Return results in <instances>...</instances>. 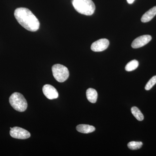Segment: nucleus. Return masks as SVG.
I'll list each match as a JSON object with an SVG mask.
<instances>
[{
    "mask_svg": "<svg viewBox=\"0 0 156 156\" xmlns=\"http://www.w3.org/2000/svg\"><path fill=\"white\" fill-rule=\"evenodd\" d=\"M14 15L20 24L27 30L35 32L39 29V20L29 9L17 8L14 11Z\"/></svg>",
    "mask_w": 156,
    "mask_h": 156,
    "instance_id": "f257e3e1",
    "label": "nucleus"
},
{
    "mask_svg": "<svg viewBox=\"0 0 156 156\" xmlns=\"http://www.w3.org/2000/svg\"><path fill=\"white\" fill-rule=\"evenodd\" d=\"M72 4L75 9L80 14L90 16L95 12V6L92 0H73Z\"/></svg>",
    "mask_w": 156,
    "mask_h": 156,
    "instance_id": "f03ea898",
    "label": "nucleus"
},
{
    "mask_svg": "<svg viewBox=\"0 0 156 156\" xmlns=\"http://www.w3.org/2000/svg\"><path fill=\"white\" fill-rule=\"evenodd\" d=\"M9 102L17 111L23 112L27 107V103L24 96L19 92H14L9 98Z\"/></svg>",
    "mask_w": 156,
    "mask_h": 156,
    "instance_id": "7ed1b4c3",
    "label": "nucleus"
},
{
    "mask_svg": "<svg viewBox=\"0 0 156 156\" xmlns=\"http://www.w3.org/2000/svg\"><path fill=\"white\" fill-rule=\"evenodd\" d=\"M52 70L55 80L59 83H63L69 77V71L67 67L62 65H54L52 66Z\"/></svg>",
    "mask_w": 156,
    "mask_h": 156,
    "instance_id": "20e7f679",
    "label": "nucleus"
},
{
    "mask_svg": "<svg viewBox=\"0 0 156 156\" xmlns=\"http://www.w3.org/2000/svg\"><path fill=\"white\" fill-rule=\"evenodd\" d=\"M10 134L12 137L16 139H27L30 136V133L27 130L18 127L11 128Z\"/></svg>",
    "mask_w": 156,
    "mask_h": 156,
    "instance_id": "39448f33",
    "label": "nucleus"
},
{
    "mask_svg": "<svg viewBox=\"0 0 156 156\" xmlns=\"http://www.w3.org/2000/svg\"><path fill=\"white\" fill-rule=\"evenodd\" d=\"M109 45V42L108 39H101L92 44L91 49L94 52H101L106 50Z\"/></svg>",
    "mask_w": 156,
    "mask_h": 156,
    "instance_id": "423d86ee",
    "label": "nucleus"
},
{
    "mask_svg": "<svg viewBox=\"0 0 156 156\" xmlns=\"http://www.w3.org/2000/svg\"><path fill=\"white\" fill-rule=\"evenodd\" d=\"M152 39L149 35H144L136 38L132 42L131 47L134 49L141 48L147 44Z\"/></svg>",
    "mask_w": 156,
    "mask_h": 156,
    "instance_id": "0eeeda50",
    "label": "nucleus"
},
{
    "mask_svg": "<svg viewBox=\"0 0 156 156\" xmlns=\"http://www.w3.org/2000/svg\"><path fill=\"white\" fill-rule=\"evenodd\" d=\"M43 92L44 95L49 99L57 98L58 96L57 90L52 85L46 84L43 87Z\"/></svg>",
    "mask_w": 156,
    "mask_h": 156,
    "instance_id": "6e6552de",
    "label": "nucleus"
},
{
    "mask_svg": "<svg viewBox=\"0 0 156 156\" xmlns=\"http://www.w3.org/2000/svg\"><path fill=\"white\" fill-rule=\"evenodd\" d=\"M156 15V6L153 7L143 15L141 21L143 23H147L151 21Z\"/></svg>",
    "mask_w": 156,
    "mask_h": 156,
    "instance_id": "1a4fd4ad",
    "label": "nucleus"
},
{
    "mask_svg": "<svg viewBox=\"0 0 156 156\" xmlns=\"http://www.w3.org/2000/svg\"><path fill=\"white\" fill-rule=\"evenodd\" d=\"M76 128L77 131L84 134L92 133L94 132L95 130V128L94 126H90V125H84V124L78 125Z\"/></svg>",
    "mask_w": 156,
    "mask_h": 156,
    "instance_id": "9d476101",
    "label": "nucleus"
},
{
    "mask_svg": "<svg viewBox=\"0 0 156 156\" xmlns=\"http://www.w3.org/2000/svg\"><path fill=\"white\" fill-rule=\"evenodd\" d=\"M86 94L87 99L89 102L92 103H95L96 102L98 98V93L95 89L89 88L87 89Z\"/></svg>",
    "mask_w": 156,
    "mask_h": 156,
    "instance_id": "9b49d317",
    "label": "nucleus"
},
{
    "mask_svg": "<svg viewBox=\"0 0 156 156\" xmlns=\"http://www.w3.org/2000/svg\"><path fill=\"white\" fill-rule=\"evenodd\" d=\"M131 112L134 117L139 121H142L144 119V116L139 108L136 107H133L131 109Z\"/></svg>",
    "mask_w": 156,
    "mask_h": 156,
    "instance_id": "f8f14e48",
    "label": "nucleus"
},
{
    "mask_svg": "<svg viewBox=\"0 0 156 156\" xmlns=\"http://www.w3.org/2000/svg\"><path fill=\"white\" fill-rule=\"evenodd\" d=\"M139 66V62L137 60H133L126 65L125 69L127 71L131 72L136 69Z\"/></svg>",
    "mask_w": 156,
    "mask_h": 156,
    "instance_id": "ddd939ff",
    "label": "nucleus"
},
{
    "mask_svg": "<svg viewBox=\"0 0 156 156\" xmlns=\"http://www.w3.org/2000/svg\"><path fill=\"white\" fill-rule=\"evenodd\" d=\"M143 143L140 141H131L128 143V147L131 150H136L142 147Z\"/></svg>",
    "mask_w": 156,
    "mask_h": 156,
    "instance_id": "4468645a",
    "label": "nucleus"
},
{
    "mask_svg": "<svg viewBox=\"0 0 156 156\" xmlns=\"http://www.w3.org/2000/svg\"><path fill=\"white\" fill-rule=\"evenodd\" d=\"M156 84V76H154L151 78L150 80L148 82L145 87V90H150Z\"/></svg>",
    "mask_w": 156,
    "mask_h": 156,
    "instance_id": "2eb2a0df",
    "label": "nucleus"
},
{
    "mask_svg": "<svg viewBox=\"0 0 156 156\" xmlns=\"http://www.w3.org/2000/svg\"><path fill=\"white\" fill-rule=\"evenodd\" d=\"M134 1H135V0H127V2H128V4H133Z\"/></svg>",
    "mask_w": 156,
    "mask_h": 156,
    "instance_id": "dca6fc26",
    "label": "nucleus"
}]
</instances>
